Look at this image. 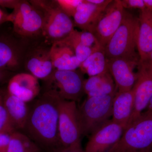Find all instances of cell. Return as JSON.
<instances>
[{
  "mask_svg": "<svg viewBox=\"0 0 152 152\" xmlns=\"http://www.w3.org/2000/svg\"><path fill=\"white\" fill-rule=\"evenodd\" d=\"M62 100L53 92L46 91L29 108L23 130L44 151L61 146L58 118Z\"/></svg>",
  "mask_w": 152,
  "mask_h": 152,
  "instance_id": "1",
  "label": "cell"
},
{
  "mask_svg": "<svg viewBox=\"0 0 152 152\" xmlns=\"http://www.w3.org/2000/svg\"><path fill=\"white\" fill-rule=\"evenodd\" d=\"M138 31V18L126 11L122 23L104 48L108 59L140 60L136 53Z\"/></svg>",
  "mask_w": 152,
  "mask_h": 152,
  "instance_id": "2",
  "label": "cell"
},
{
  "mask_svg": "<svg viewBox=\"0 0 152 152\" xmlns=\"http://www.w3.org/2000/svg\"><path fill=\"white\" fill-rule=\"evenodd\" d=\"M110 152H152V110L142 113L128 125Z\"/></svg>",
  "mask_w": 152,
  "mask_h": 152,
  "instance_id": "3",
  "label": "cell"
},
{
  "mask_svg": "<svg viewBox=\"0 0 152 152\" xmlns=\"http://www.w3.org/2000/svg\"><path fill=\"white\" fill-rule=\"evenodd\" d=\"M116 94L87 97L78 109L82 136L90 135L110 120L113 113V105Z\"/></svg>",
  "mask_w": 152,
  "mask_h": 152,
  "instance_id": "4",
  "label": "cell"
},
{
  "mask_svg": "<svg viewBox=\"0 0 152 152\" xmlns=\"http://www.w3.org/2000/svg\"><path fill=\"white\" fill-rule=\"evenodd\" d=\"M31 4L41 12L43 17L42 31L54 42L66 37L74 29L73 22L55 1H31Z\"/></svg>",
  "mask_w": 152,
  "mask_h": 152,
  "instance_id": "5",
  "label": "cell"
},
{
  "mask_svg": "<svg viewBox=\"0 0 152 152\" xmlns=\"http://www.w3.org/2000/svg\"><path fill=\"white\" fill-rule=\"evenodd\" d=\"M45 80L46 91L53 92L62 99L79 102L85 94V80L76 70H54Z\"/></svg>",
  "mask_w": 152,
  "mask_h": 152,
  "instance_id": "6",
  "label": "cell"
},
{
  "mask_svg": "<svg viewBox=\"0 0 152 152\" xmlns=\"http://www.w3.org/2000/svg\"><path fill=\"white\" fill-rule=\"evenodd\" d=\"M58 136L61 146L81 142L82 136L76 102L62 100L59 107Z\"/></svg>",
  "mask_w": 152,
  "mask_h": 152,
  "instance_id": "7",
  "label": "cell"
},
{
  "mask_svg": "<svg viewBox=\"0 0 152 152\" xmlns=\"http://www.w3.org/2000/svg\"><path fill=\"white\" fill-rule=\"evenodd\" d=\"M125 9L121 0L112 1L99 17L93 30L98 42L104 48L122 23Z\"/></svg>",
  "mask_w": 152,
  "mask_h": 152,
  "instance_id": "8",
  "label": "cell"
},
{
  "mask_svg": "<svg viewBox=\"0 0 152 152\" xmlns=\"http://www.w3.org/2000/svg\"><path fill=\"white\" fill-rule=\"evenodd\" d=\"M138 66L137 80L132 88L134 109L127 126L141 115L143 111L147 108L152 97V68L146 63H139Z\"/></svg>",
  "mask_w": 152,
  "mask_h": 152,
  "instance_id": "9",
  "label": "cell"
},
{
  "mask_svg": "<svg viewBox=\"0 0 152 152\" xmlns=\"http://www.w3.org/2000/svg\"><path fill=\"white\" fill-rule=\"evenodd\" d=\"M125 128L109 120L90 135L86 152H110L122 137Z\"/></svg>",
  "mask_w": 152,
  "mask_h": 152,
  "instance_id": "10",
  "label": "cell"
},
{
  "mask_svg": "<svg viewBox=\"0 0 152 152\" xmlns=\"http://www.w3.org/2000/svg\"><path fill=\"white\" fill-rule=\"evenodd\" d=\"M140 60L119 58L108 61L109 72L113 79L118 92L132 89L137 80V73L134 69L138 66Z\"/></svg>",
  "mask_w": 152,
  "mask_h": 152,
  "instance_id": "11",
  "label": "cell"
},
{
  "mask_svg": "<svg viewBox=\"0 0 152 152\" xmlns=\"http://www.w3.org/2000/svg\"><path fill=\"white\" fill-rule=\"evenodd\" d=\"M7 91L27 103L39 94L40 86L38 79L31 74L21 73L11 78Z\"/></svg>",
  "mask_w": 152,
  "mask_h": 152,
  "instance_id": "12",
  "label": "cell"
},
{
  "mask_svg": "<svg viewBox=\"0 0 152 152\" xmlns=\"http://www.w3.org/2000/svg\"><path fill=\"white\" fill-rule=\"evenodd\" d=\"M138 21L137 49L139 62L143 63L148 61L152 51V10H141Z\"/></svg>",
  "mask_w": 152,
  "mask_h": 152,
  "instance_id": "13",
  "label": "cell"
},
{
  "mask_svg": "<svg viewBox=\"0 0 152 152\" xmlns=\"http://www.w3.org/2000/svg\"><path fill=\"white\" fill-rule=\"evenodd\" d=\"M50 53L55 70H76L81 64L76 58L72 48L61 41L53 42Z\"/></svg>",
  "mask_w": 152,
  "mask_h": 152,
  "instance_id": "14",
  "label": "cell"
},
{
  "mask_svg": "<svg viewBox=\"0 0 152 152\" xmlns=\"http://www.w3.org/2000/svg\"><path fill=\"white\" fill-rule=\"evenodd\" d=\"M109 4L98 6L83 0L73 17L74 23L82 31L93 33L99 17Z\"/></svg>",
  "mask_w": 152,
  "mask_h": 152,
  "instance_id": "15",
  "label": "cell"
},
{
  "mask_svg": "<svg viewBox=\"0 0 152 152\" xmlns=\"http://www.w3.org/2000/svg\"><path fill=\"white\" fill-rule=\"evenodd\" d=\"M4 102L12 126L15 131L23 130L29 111L27 103L10 94L7 91L4 93Z\"/></svg>",
  "mask_w": 152,
  "mask_h": 152,
  "instance_id": "16",
  "label": "cell"
},
{
  "mask_svg": "<svg viewBox=\"0 0 152 152\" xmlns=\"http://www.w3.org/2000/svg\"><path fill=\"white\" fill-rule=\"evenodd\" d=\"M134 105L133 89L122 92H117L113 102L112 120L126 129L132 116Z\"/></svg>",
  "mask_w": 152,
  "mask_h": 152,
  "instance_id": "17",
  "label": "cell"
},
{
  "mask_svg": "<svg viewBox=\"0 0 152 152\" xmlns=\"http://www.w3.org/2000/svg\"><path fill=\"white\" fill-rule=\"evenodd\" d=\"M27 69L38 79L46 80L54 70L50 50H37L31 55L26 62Z\"/></svg>",
  "mask_w": 152,
  "mask_h": 152,
  "instance_id": "18",
  "label": "cell"
},
{
  "mask_svg": "<svg viewBox=\"0 0 152 152\" xmlns=\"http://www.w3.org/2000/svg\"><path fill=\"white\" fill-rule=\"evenodd\" d=\"M113 79L109 72L90 77L84 83V90L87 97L100 96L117 93Z\"/></svg>",
  "mask_w": 152,
  "mask_h": 152,
  "instance_id": "19",
  "label": "cell"
},
{
  "mask_svg": "<svg viewBox=\"0 0 152 152\" xmlns=\"http://www.w3.org/2000/svg\"><path fill=\"white\" fill-rule=\"evenodd\" d=\"M11 22L16 32L21 35L30 36L42 31L43 17L41 12L34 7L28 13Z\"/></svg>",
  "mask_w": 152,
  "mask_h": 152,
  "instance_id": "20",
  "label": "cell"
},
{
  "mask_svg": "<svg viewBox=\"0 0 152 152\" xmlns=\"http://www.w3.org/2000/svg\"><path fill=\"white\" fill-rule=\"evenodd\" d=\"M108 59L104 48L94 51L86 60L81 64V70L89 77L101 75L108 72Z\"/></svg>",
  "mask_w": 152,
  "mask_h": 152,
  "instance_id": "21",
  "label": "cell"
},
{
  "mask_svg": "<svg viewBox=\"0 0 152 152\" xmlns=\"http://www.w3.org/2000/svg\"><path fill=\"white\" fill-rule=\"evenodd\" d=\"M40 148L25 134L18 131L11 134L7 152H42Z\"/></svg>",
  "mask_w": 152,
  "mask_h": 152,
  "instance_id": "22",
  "label": "cell"
},
{
  "mask_svg": "<svg viewBox=\"0 0 152 152\" xmlns=\"http://www.w3.org/2000/svg\"><path fill=\"white\" fill-rule=\"evenodd\" d=\"M19 64L18 55L15 48L7 41L0 40V70H14Z\"/></svg>",
  "mask_w": 152,
  "mask_h": 152,
  "instance_id": "23",
  "label": "cell"
},
{
  "mask_svg": "<svg viewBox=\"0 0 152 152\" xmlns=\"http://www.w3.org/2000/svg\"><path fill=\"white\" fill-rule=\"evenodd\" d=\"M60 41L72 48L73 50L76 58L81 64L91 56L94 51L97 50H94L83 45L69 35Z\"/></svg>",
  "mask_w": 152,
  "mask_h": 152,
  "instance_id": "24",
  "label": "cell"
},
{
  "mask_svg": "<svg viewBox=\"0 0 152 152\" xmlns=\"http://www.w3.org/2000/svg\"><path fill=\"white\" fill-rule=\"evenodd\" d=\"M69 35L83 45L94 50L102 47L98 42L94 35L90 32L83 31H79L74 29Z\"/></svg>",
  "mask_w": 152,
  "mask_h": 152,
  "instance_id": "25",
  "label": "cell"
},
{
  "mask_svg": "<svg viewBox=\"0 0 152 152\" xmlns=\"http://www.w3.org/2000/svg\"><path fill=\"white\" fill-rule=\"evenodd\" d=\"M4 92L0 90V133H12L15 131L12 126L4 102Z\"/></svg>",
  "mask_w": 152,
  "mask_h": 152,
  "instance_id": "26",
  "label": "cell"
},
{
  "mask_svg": "<svg viewBox=\"0 0 152 152\" xmlns=\"http://www.w3.org/2000/svg\"><path fill=\"white\" fill-rule=\"evenodd\" d=\"M55 1L60 9L71 18L73 17L78 7L83 0H57Z\"/></svg>",
  "mask_w": 152,
  "mask_h": 152,
  "instance_id": "27",
  "label": "cell"
},
{
  "mask_svg": "<svg viewBox=\"0 0 152 152\" xmlns=\"http://www.w3.org/2000/svg\"><path fill=\"white\" fill-rule=\"evenodd\" d=\"M42 152H86L83 150L81 142L67 147L60 146L47 151Z\"/></svg>",
  "mask_w": 152,
  "mask_h": 152,
  "instance_id": "28",
  "label": "cell"
},
{
  "mask_svg": "<svg viewBox=\"0 0 152 152\" xmlns=\"http://www.w3.org/2000/svg\"><path fill=\"white\" fill-rule=\"evenodd\" d=\"M123 7L125 9H138L141 10L145 9L143 0H121Z\"/></svg>",
  "mask_w": 152,
  "mask_h": 152,
  "instance_id": "29",
  "label": "cell"
},
{
  "mask_svg": "<svg viewBox=\"0 0 152 152\" xmlns=\"http://www.w3.org/2000/svg\"><path fill=\"white\" fill-rule=\"evenodd\" d=\"M12 133H0V152H7Z\"/></svg>",
  "mask_w": 152,
  "mask_h": 152,
  "instance_id": "30",
  "label": "cell"
},
{
  "mask_svg": "<svg viewBox=\"0 0 152 152\" xmlns=\"http://www.w3.org/2000/svg\"><path fill=\"white\" fill-rule=\"evenodd\" d=\"M8 15H6L0 9V24L2 23L3 22L8 21Z\"/></svg>",
  "mask_w": 152,
  "mask_h": 152,
  "instance_id": "31",
  "label": "cell"
},
{
  "mask_svg": "<svg viewBox=\"0 0 152 152\" xmlns=\"http://www.w3.org/2000/svg\"><path fill=\"white\" fill-rule=\"evenodd\" d=\"M7 77L5 71L0 70V85H1L5 81Z\"/></svg>",
  "mask_w": 152,
  "mask_h": 152,
  "instance_id": "32",
  "label": "cell"
},
{
  "mask_svg": "<svg viewBox=\"0 0 152 152\" xmlns=\"http://www.w3.org/2000/svg\"><path fill=\"white\" fill-rule=\"evenodd\" d=\"M145 8L152 10V0H143Z\"/></svg>",
  "mask_w": 152,
  "mask_h": 152,
  "instance_id": "33",
  "label": "cell"
},
{
  "mask_svg": "<svg viewBox=\"0 0 152 152\" xmlns=\"http://www.w3.org/2000/svg\"><path fill=\"white\" fill-rule=\"evenodd\" d=\"M145 63H146L150 67L152 68V51L150 55L148 61Z\"/></svg>",
  "mask_w": 152,
  "mask_h": 152,
  "instance_id": "34",
  "label": "cell"
},
{
  "mask_svg": "<svg viewBox=\"0 0 152 152\" xmlns=\"http://www.w3.org/2000/svg\"><path fill=\"white\" fill-rule=\"evenodd\" d=\"M146 111L152 110V97L147 107V108L146 109Z\"/></svg>",
  "mask_w": 152,
  "mask_h": 152,
  "instance_id": "35",
  "label": "cell"
},
{
  "mask_svg": "<svg viewBox=\"0 0 152 152\" xmlns=\"http://www.w3.org/2000/svg\"><path fill=\"white\" fill-rule=\"evenodd\" d=\"M1 0H0V6H1Z\"/></svg>",
  "mask_w": 152,
  "mask_h": 152,
  "instance_id": "36",
  "label": "cell"
}]
</instances>
